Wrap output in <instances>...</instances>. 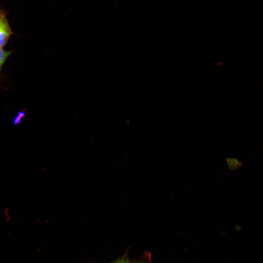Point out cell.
<instances>
[{"label": "cell", "mask_w": 263, "mask_h": 263, "mask_svg": "<svg viewBox=\"0 0 263 263\" xmlns=\"http://www.w3.org/2000/svg\"><path fill=\"white\" fill-rule=\"evenodd\" d=\"M10 54L11 52L0 48V70L2 64Z\"/></svg>", "instance_id": "cell-2"}, {"label": "cell", "mask_w": 263, "mask_h": 263, "mask_svg": "<svg viewBox=\"0 0 263 263\" xmlns=\"http://www.w3.org/2000/svg\"><path fill=\"white\" fill-rule=\"evenodd\" d=\"M24 112H20L18 113V114L15 117L13 120V124L14 125H17L21 122V118L24 115Z\"/></svg>", "instance_id": "cell-3"}, {"label": "cell", "mask_w": 263, "mask_h": 263, "mask_svg": "<svg viewBox=\"0 0 263 263\" xmlns=\"http://www.w3.org/2000/svg\"><path fill=\"white\" fill-rule=\"evenodd\" d=\"M145 263V262H139V263Z\"/></svg>", "instance_id": "cell-5"}, {"label": "cell", "mask_w": 263, "mask_h": 263, "mask_svg": "<svg viewBox=\"0 0 263 263\" xmlns=\"http://www.w3.org/2000/svg\"><path fill=\"white\" fill-rule=\"evenodd\" d=\"M12 34L5 13L0 10V48H2Z\"/></svg>", "instance_id": "cell-1"}, {"label": "cell", "mask_w": 263, "mask_h": 263, "mask_svg": "<svg viewBox=\"0 0 263 263\" xmlns=\"http://www.w3.org/2000/svg\"><path fill=\"white\" fill-rule=\"evenodd\" d=\"M112 263H132L126 258H122V259L117 260V261Z\"/></svg>", "instance_id": "cell-4"}]
</instances>
